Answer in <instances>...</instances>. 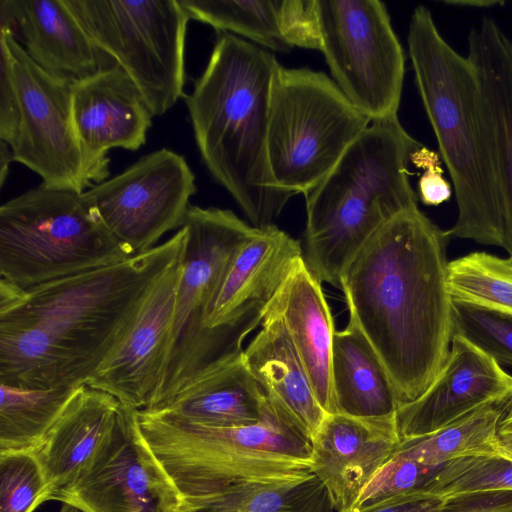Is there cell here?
<instances>
[{"label":"cell","mask_w":512,"mask_h":512,"mask_svg":"<svg viewBox=\"0 0 512 512\" xmlns=\"http://www.w3.org/2000/svg\"><path fill=\"white\" fill-rule=\"evenodd\" d=\"M131 256L88 207L82 193L41 183L0 207V280L17 288Z\"/></svg>","instance_id":"cell-8"},{"label":"cell","mask_w":512,"mask_h":512,"mask_svg":"<svg viewBox=\"0 0 512 512\" xmlns=\"http://www.w3.org/2000/svg\"><path fill=\"white\" fill-rule=\"evenodd\" d=\"M436 469L393 453L362 489L350 511L420 491Z\"/></svg>","instance_id":"cell-35"},{"label":"cell","mask_w":512,"mask_h":512,"mask_svg":"<svg viewBox=\"0 0 512 512\" xmlns=\"http://www.w3.org/2000/svg\"><path fill=\"white\" fill-rule=\"evenodd\" d=\"M407 44L416 88L456 197L458 216L446 234L503 247L502 202L474 65L444 39L424 5L411 14Z\"/></svg>","instance_id":"cell-4"},{"label":"cell","mask_w":512,"mask_h":512,"mask_svg":"<svg viewBox=\"0 0 512 512\" xmlns=\"http://www.w3.org/2000/svg\"><path fill=\"white\" fill-rule=\"evenodd\" d=\"M12 54L21 108L18 136L10 147L13 161L55 189L83 193L88 183L72 114V84L39 67L5 30Z\"/></svg>","instance_id":"cell-14"},{"label":"cell","mask_w":512,"mask_h":512,"mask_svg":"<svg viewBox=\"0 0 512 512\" xmlns=\"http://www.w3.org/2000/svg\"><path fill=\"white\" fill-rule=\"evenodd\" d=\"M45 501L47 484L34 452L0 453V512H33Z\"/></svg>","instance_id":"cell-34"},{"label":"cell","mask_w":512,"mask_h":512,"mask_svg":"<svg viewBox=\"0 0 512 512\" xmlns=\"http://www.w3.org/2000/svg\"><path fill=\"white\" fill-rule=\"evenodd\" d=\"M486 137L493 154L503 214V247L512 258V40L485 17L468 34Z\"/></svg>","instance_id":"cell-21"},{"label":"cell","mask_w":512,"mask_h":512,"mask_svg":"<svg viewBox=\"0 0 512 512\" xmlns=\"http://www.w3.org/2000/svg\"><path fill=\"white\" fill-rule=\"evenodd\" d=\"M512 490V461L494 455H473L438 467L420 492L446 499L493 491Z\"/></svg>","instance_id":"cell-32"},{"label":"cell","mask_w":512,"mask_h":512,"mask_svg":"<svg viewBox=\"0 0 512 512\" xmlns=\"http://www.w3.org/2000/svg\"><path fill=\"white\" fill-rule=\"evenodd\" d=\"M443 501L444 499L416 491L349 512H440Z\"/></svg>","instance_id":"cell-40"},{"label":"cell","mask_w":512,"mask_h":512,"mask_svg":"<svg viewBox=\"0 0 512 512\" xmlns=\"http://www.w3.org/2000/svg\"><path fill=\"white\" fill-rule=\"evenodd\" d=\"M72 114L91 187L108 178L110 149L136 151L146 143L154 117L119 64L72 84Z\"/></svg>","instance_id":"cell-16"},{"label":"cell","mask_w":512,"mask_h":512,"mask_svg":"<svg viewBox=\"0 0 512 512\" xmlns=\"http://www.w3.org/2000/svg\"><path fill=\"white\" fill-rule=\"evenodd\" d=\"M422 146L398 115L371 121L305 195L303 257L321 282L340 288L345 268L370 237L398 214L418 207L408 164Z\"/></svg>","instance_id":"cell-5"},{"label":"cell","mask_w":512,"mask_h":512,"mask_svg":"<svg viewBox=\"0 0 512 512\" xmlns=\"http://www.w3.org/2000/svg\"><path fill=\"white\" fill-rule=\"evenodd\" d=\"M279 25L283 38L293 48L321 51L318 0H279Z\"/></svg>","instance_id":"cell-36"},{"label":"cell","mask_w":512,"mask_h":512,"mask_svg":"<svg viewBox=\"0 0 512 512\" xmlns=\"http://www.w3.org/2000/svg\"><path fill=\"white\" fill-rule=\"evenodd\" d=\"M142 434L183 500L248 481L309 475L311 444L289 427L266 397L261 419L248 426L210 427L164 412L137 410Z\"/></svg>","instance_id":"cell-6"},{"label":"cell","mask_w":512,"mask_h":512,"mask_svg":"<svg viewBox=\"0 0 512 512\" xmlns=\"http://www.w3.org/2000/svg\"><path fill=\"white\" fill-rule=\"evenodd\" d=\"M302 256L299 241L276 225L258 229L233 256L209 312V327L243 347Z\"/></svg>","instance_id":"cell-17"},{"label":"cell","mask_w":512,"mask_h":512,"mask_svg":"<svg viewBox=\"0 0 512 512\" xmlns=\"http://www.w3.org/2000/svg\"><path fill=\"white\" fill-rule=\"evenodd\" d=\"M190 19L276 52L293 47L279 25V0H179Z\"/></svg>","instance_id":"cell-30"},{"label":"cell","mask_w":512,"mask_h":512,"mask_svg":"<svg viewBox=\"0 0 512 512\" xmlns=\"http://www.w3.org/2000/svg\"><path fill=\"white\" fill-rule=\"evenodd\" d=\"M183 226L187 241L166 370L154 401L144 411L160 410L193 379L244 351L211 329L208 316L233 256L258 228L232 210L195 205H190Z\"/></svg>","instance_id":"cell-7"},{"label":"cell","mask_w":512,"mask_h":512,"mask_svg":"<svg viewBox=\"0 0 512 512\" xmlns=\"http://www.w3.org/2000/svg\"><path fill=\"white\" fill-rule=\"evenodd\" d=\"M121 402L81 385L41 445L34 451L47 484L48 500L71 486L112 427Z\"/></svg>","instance_id":"cell-24"},{"label":"cell","mask_w":512,"mask_h":512,"mask_svg":"<svg viewBox=\"0 0 512 512\" xmlns=\"http://www.w3.org/2000/svg\"><path fill=\"white\" fill-rule=\"evenodd\" d=\"M446 281L453 301L512 314V258L470 253L448 262Z\"/></svg>","instance_id":"cell-31"},{"label":"cell","mask_w":512,"mask_h":512,"mask_svg":"<svg viewBox=\"0 0 512 512\" xmlns=\"http://www.w3.org/2000/svg\"><path fill=\"white\" fill-rule=\"evenodd\" d=\"M440 512H512V490L449 497Z\"/></svg>","instance_id":"cell-39"},{"label":"cell","mask_w":512,"mask_h":512,"mask_svg":"<svg viewBox=\"0 0 512 512\" xmlns=\"http://www.w3.org/2000/svg\"><path fill=\"white\" fill-rule=\"evenodd\" d=\"M511 398L482 405L431 434L401 440L394 453L434 468L462 457L497 454V428Z\"/></svg>","instance_id":"cell-28"},{"label":"cell","mask_w":512,"mask_h":512,"mask_svg":"<svg viewBox=\"0 0 512 512\" xmlns=\"http://www.w3.org/2000/svg\"><path fill=\"white\" fill-rule=\"evenodd\" d=\"M79 24L132 78L154 117L184 98L190 20L179 0H64Z\"/></svg>","instance_id":"cell-10"},{"label":"cell","mask_w":512,"mask_h":512,"mask_svg":"<svg viewBox=\"0 0 512 512\" xmlns=\"http://www.w3.org/2000/svg\"><path fill=\"white\" fill-rule=\"evenodd\" d=\"M181 262L182 257L157 280L128 332L87 386L113 395L129 408L150 407L166 370Z\"/></svg>","instance_id":"cell-15"},{"label":"cell","mask_w":512,"mask_h":512,"mask_svg":"<svg viewBox=\"0 0 512 512\" xmlns=\"http://www.w3.org/2000/svg\"><path fill=\"white\" fill-rule=\"evenodd\" d=\"M13 161L11 148L1 141L0 144V186L3 187L9 173V165Z\"/></svg>","instance_id":"cell-43"},{"label":"cell","mask_w":512,"mask_h":512,"mask_svg":"<svg viewBox=\"0 0 512 512\" xmlns=\"http://www.w3.org/2000/svg\"><path fill=\"white\" fill-rule=\"evenodd\" d=\"M59 512H83V511H81L80 509H78L72 505L63 503Z\"/></svg>","instance_id":"cell-44"},{"label":"cell","mask_w":512,"mask_h":512,"mask_svg":"<svg viewBox=\"0 0 512 512\" xmlns=\"http://www.w3.org/2000/svg\"><path fill=\"white\" fill-rule=\"evenodd\" d=\"M0 30L44 71L71 84L118 64L93 42L64 0H0Z\"/></svg>","instance_id":"cell-20"},{"label":"cell","mask_w":512,"mask_h":512,"mask_svg":"<svg viewBox=\"0 0 512 512\" xmlns=\"http://www.w3.org/2000/svg\"><path fill=\"white\" fill-rule=\"evenodd\" d=\"M280 65L269 50L219 33L184 96L204 165L258 229L275 225L294 196L276 185L268 162L271 93Z\"/></svg>","instance_id":"cell-3"},{"label":"cell","mask_w":512,"mask_h":512,"mask_svg":"<svg viewBox=\"0 0 512 512\" xmlns=\"http://www.w3.org/2000/svg\"><path fill=\"white\" fill-rule=\"evenodd\" d=\"M332 383L338 413L380 418L395 415L400 406L382 361L350 317L334 334Z\"/></svg>","instance_id":"cell-26"},{"label":"cell","mask_w":512,"mask_h":512,"mask_svg":"<svg viewBox=\"0 0 512 512\" xmlns=\"http://www.w3.org/2000/svg\"><path fill=\"white\" fill-rule=\"evenodd\" d=\"M444 4L468 8H492L503 6L501 0H446Z\"/></svg>","instance_id":"cell-42"},{"label":"cell","mask_w":512,"mask_h":512,"mask_svg":"<svg viewBox=\"0 0 512 512\" xmlns=\"http://www.w3.org/2000/svg\"><path fill=\"white\" fill-rule=\"evenodd\" d=\"M265 400L242 354L199 375L163 408L153 412L204 426L241 427L261 419Z\"/></svg>","instance_id":"cell-25"},{"label":"cell","mask_w":512,"mask_h":512,"mask_svg":"<svg viewBox=\"0 0 512 512\" xmlns=\"http://www.w3.org/2000/svg\"><path fill=\"white\" fill-rule=\"evenodd\" d=\"M77 388L29 389L0 383V453L34 452Z\"/></svg>","instance_id":"cell-29"},{"label":"cell","mask_w":512,"mask_h":512,"mask_svg":"<svg viewBox=\"0 0 512 512\" xmlns=\"http://www.w3.org/2000/svg\"><path fill=\"white\" fill-rule=\"evenodd\" d=\"M83 512H182L183 497L146 442L137 410L121 404L76 481L55 498Z\"/></svg>","instance_id":"cell-13"},{"label":"cell","mask_w":512,"mask_h":512,"mask_svg":"<svg viewBox=\"0 0 512 512\" xmlns=\"http://www.w3.org/2000/svg\"><path fill=\"white\" fill-rule=\"evenodd\" d=\"M411 162L424 169L418 181V198L428 206H438L452 195L450 183L444 178L438 154L422 146L411 156Z\"/></svg>","instance_id":"cell-38"},{"label":"cell","mask_w":512,"mask_h":512,"mask_svg":"<svg viewBox=\"0 0 512 512\" xmlns=\"http://www.w3.org/2000/svg\"><path fill=\"white\" fill-rule=\"evenodd\" d=\"M321 52L333 81L371 121L396 116L405 53L379 0H318Z\"/></svg>","instance_id":"cell-11"},{"label":"cell","mask_w":512,"mask_h":512,"mask_svg":"<svg viewBox=\"0 0 512 512\" xmlns=\"http://www.w3.org/2000/svg\"><path fill=\"white\" fill-rule=\"evenodd\" d=\"M452 323L453 335L512 365V314L452 300Z\"/></svg>","instance_id":"cell-33"},{"label":"cell","mask_w":512,"mask_h":512,"mask_svg":"<svg viewBox=\"0 0 512 512\" xmlns=\"http://www.w3.org/2000/svg\"><path fill=\"white\" fill-rule=\"evenodd\" d=\"M327 490L309 475L283 481L241 482L183 500L182 512H332Z\"/></svg>","instance_id":"cell-27"},{"label":"cell","mask_w":512,"mask_h":512,"mask_svg":"<svg viewBox=\"0 0 512 512\" xmlns=\"http://www.w3.org/2000/svg\"><path fill=\"white\" fill-rule=\"evenodd\" d=\"M494 446L498 455L512 461V398L499 421Z\"/></svg>","instance_id":"cell-41"},{"label":"cell","mask_w":512,"mask_h":512,"mask_svg":"<svg viewBox=\"0 0 512 512\" xmlns=\"http://www.w3.org/2000/svg\"><path fill=\"white\" fill-rule=\"evenodd\" d=\"M21 123V108L13 69L12 54L0 35V140L10 147L16 141Z\"/></svg>","instance_id":"cell-37"},{"label":"cell","mask_w":512,"mask_h":512,"mask_svg":"<svg viewBox=\"0 0 512 512\" xmlns=\"http://www.w3.org/2000/svg\"><path fill=\"white\" fill-rule=\"evenodd\" d=\"M195 180L183 155L161 148L85 190L82 197L108 232L135 255L182 228L197 191Z\"/></svg>","instance_id":"cell-12"},{"label":"cell","mask_w":512,"mask_h":512,"mask_svg":"<svg viewBox=\"0 0 512 512\" xmlns=\"http://www.w3.org/2000/svg\"><path fill=\"white\" fill-rule=\"evenodd\" d=\"M449 239L418 207L406 210L370 237L341 277L349 317L382 361L400 406L429 388L449 354Z\"/></svg>","instance_id":"cell-2"},{"label":"cell","mask_w":512,"mask_h":512,"mask_svg":"<svg viewBox=\"0 0 512 512\" xmlns=\"http://www.w3.org/2000/svg\"><path fill=\"white\" fill-rule=\"evenodd\" d=\"M401 442L396 414L361 418L328 414L311 442V472L324 484L333 510L348 512Z\"/></svg>","instance_id":"cell-19"},{"label":"cell","mask_w":512,"mask_h":512,"mask_svg":"<svg viewBox=\"0 0 512 512\" xmlns=\"http://www.w3.org/2000/svg\"><path fill=\"white\" fill-rule=\"evenodd\" d=\"M370 123L325 73L280 65L272 87L267 141L276 185L305 196Z\"/></svg>","instance_id":"cell-9"},{"label":"cell","mask_w":512,"mask_h":512,"mask_svg":"<svg viewBox=\"0 0 512 512\" xmlns=\"http://www.w3.org/2000/svg\"><path fill=\"white\" fill-rule=\"evenodd\" d=\"M244 362L286 424L312 442L328 415L320 406L282 320L265 311L261 329L243 351Z\"/></svg>","instance_id":"cell-23"},{"label":"cell","mask_w":512,"mask_h":512,"mask_svg":"<svg viewBox=\"0 0 512 512\" xmlns=\"http://www.w3.org/2000/svg\"><path fill=\"white\" fill-rule=\"evenodd\" d=\"M321 283L302 256L266 310L282 320L320 406L327 414H335L332 348L336 330Z\"/></svg>","instance_id":"cell-22"},{"label":"cell","mask_w":512,"mask_h":512,"mask_svg":"<svg viewBox=\"0 0 512 512\" xmlns=\"http://www.w3.org/2000/svg\"><path fill=\"white\" fill-rule=\"evenodd\" d=\"M187 230L103 267L21 289L0 280V383L79 387L135 320L146 296L184 252Z\"/></svg>","instance_id":"cell-1"},{"label":"cell","mask_w":512,"mask_h":512,"mask_svg":"<svg viewBox=\"0 0 512 512\" xmlns=\"http://www.w3.org/2000/svg\"><path fill=\"white\" fill-rule=\"evenodd\" d=\"M512 395V375L494 358L453 335L447 360L429 388L396 411L401 440L431 434L489 402Z\"/></svg>","instance_id":"cell-18"}]
</instances>
